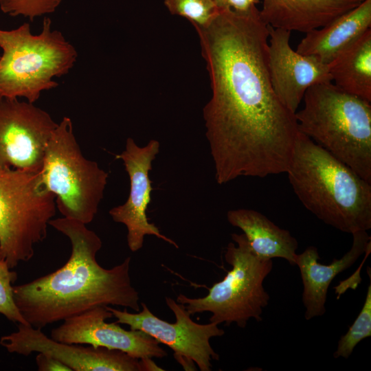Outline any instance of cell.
<instances>
[{
	"label": "cell",
	"mask_w": 371,
	"mask_h": 371,
	"mask_svg": "<svg viewBox=\"0 0 371 371\" xmlns=\"http://www.w3.org/2000/svg\"><path fill=\"white\" fill-rule=\"evenodd\" d=\"M195 30L212 89L203 115L216 182L286 173L297 124L271 83L260 10H219Z\"/></svg>",
	"instance_id": "6da1fadb"
},
{
	"label": "cell",
	"mask_w": 371,
	"mask_h": 371,
	"mask_svg": "<svg viewBox=\"0 0 371 371\" xmlns=\"http://www.w3.org/2000/svg\"><path fill=\"white\" fill-rule=\"evenodd\" d=\"M49 225L69 238L71 252L55 271L14 286L15 302L29 324L42 329L99 306L140 311L139 293L130 276V257L105 269L96 260L102 240L86 224L63 216L52 218Z\"/></svg>",
	"instance_id": "7a4b0ae2"
},
{
	"label": "cell",
	"mask_w": 371,
	"mask_h": 371,
	"mask_svg": "<svg viewBox=\"0 0 371 371\" xmlns=\"http://www.w3.org/2000/svg\"><path fill=\"white\" fill-rule=\"evenodd\" d=\"M286 173L303 205L324 223L349 234L371 228V183L299 131Z\"/></svg>",
	"instance_id": "3957f363"
},
{
	"label": "cell",
	"mask_w": 371,
	"mask_h": 371,
	"mask_svg": "<svg viewBox=\"0 0 371 371\" xmlns=\"http://www.w3.org/2000/svg\"><path fill=\"white\" fill-rule=\"evenodd\" d=\"M332 82L306 90L297 129L371 183V102Z\"/></svg>",
	"instance_id": "277c9868"
},
{
	"label": "cell",
	"mask_w": 371,
	"mask_h": 371,
	"mask_svg": "<svg viewBox=\"0 0 371 371\" xmlns=\"http://www.w3.org/2000/svg\"><path fill=\"white\" fill-rule=\"evenodd\" d=\"M0 98H24L34 103L44 91L54 89L53 80L67 74L77 60L78 53L52 21L45 17L41 32L34 35L30 25L0 29Z\"/></svg>",
	"instance_id": "5b68a950"
},
{
	"label": "cell",
	"mask_w": 371,
	"mask_h": 371,
	"mask_svg": "<svg viewBox=\"0 0 371 371\" xmlns=\"http://www.w3.org/2000/svg\"><path fill=\"white\" fill-rule=\"evenodd\" d=\"M224 254L232 267L224 278L209 289L207 295L188 297L180 293L177 302L183 304L192 315L209 312L210 322L245 328L254 318L260 322L262 309L269 300L263 285L272 270V259L262 258L251 249L244 234H232Z\"/></svg>",
	"instance_id": "8992f818"
},
{
	"label": "cell",
	"mask_w": 371,
	"mask_h": 371,
	"mask_svg": "<svg viewBox=\"0 0 371 371\" xmlns=\"http://www.w3.org/2000/svg\"><path fill=\"white\" fill-rule=\"evenodd\" d=\"M56 213L41 170L0 167V260L12 269L31 260Z\"/></svg>",
	"instance_id": "52a82bcc"
},
{
	"label": "cell",
	"mask_w": 371,
	"mask_h": 371,
	"mask_svg": "<svg viewBox=\"0 0 371 371\" xmlns=\"http://www.w3.org/2000/svg\"><path fill=\"white\" fill-rule=\"evenodd\" d=\"M41 176L63 217L86 225L94 219L109 175L83 155L69 117H63L49 139Z\"/></svg>",
	"instance_id": "ba28073f"
},
{
	"label": "cell",
	"mask_w": 371,
	"mask_h": 371,
	"mask_svg": "<svg viewBox=\"0 0 371 371\" xmlns=\"http://www.w3.org/2000/svg\"><path fill=\"white\" fill-rule=\"evenodd\" d=\"M165 300L176 318L174 323L155 316L144 302L141 303L142 311L136 313H130L126 308L122 311L110 306L106 308L117 319V323L143 331L171 348L175 358L185 370H192L196 364L201 371H210L211 361L219 359L211 346L210 339L223 336L225 331L216 323L201 324L194 322L183 304L170 297Z\"/></svg>",
	"instance_id": "9c48e42d"
},
{
	"label": "cell",
	"mask_w": 371,
	"mask_h": 371,
	"mask_svg": "<svg viewBox=\"0 0 371 371\" xmlns=\"http://www.w3.org/2000/svg\"><path fill=\"white\" fill-rule=\"evenodd\" d=\"M10 353L29 356L33 352L49 355L71 371H159L153 359H139L118 350L83 346L60 342L47 337L41 328L18 324L16 331L0 339Z\"/></svg>",
	"instance_id": "30bf717a"
},
{
	"label": "cell",
	"mask_w": 371,
	"mask_h": 371,
	"mask_svg": "<svg viewBox=\"0 0 371 371\" xmlns=\"http://www.w3.org/2000/svg\"><path fill=\"white\" fill-rule=\"evenodd\" d=\"M58 126L45 110L19 98H0V167L41 170Z\"/></svg>",
	"instance_id": "8fae6325"
},
{
	"label": "cell",
	"mask_w": 371,
	"mask_h": 371,
	"mask_svg": "<svg viewBox=\"0 0 371 371\" xmlns=\"http://www.w3.org/2000/svg\"><path fill=\"white\" fill-rule=\"evenodd\" d=\"M159 148L160 144L156 139H151L141 147L133 138L128 137L125 149L116 156L123 161L129 177L130 191L126 201L111 208L109 214L115 222L126 227L127 244L133 252L142 248L146 235L155 236L176 248L179 247L174 240L162 234L153 223H150L146 215L153 190L149 171Z\"/></svg>",
	"instance_id": "7c38bea8"
},
{
	"label": "cell",
	"mask_w": 371,
	"mask_h": 371,
	"mask_svg": "<svg viewBox=\"0 0 371 371\" xmlns=\"http://www.w3.org/2000/svg\"><path fill=\"white\" fill-rule=\"evenodd\" d=\"M112 317L106 306H96L63 321L52 330L50 337L63 343L118 350L139 359L167 356L160 344L144 332L125 330L116 322H106Z\"/></svg>",
	"instance_id": "4fadbf2b"
},
{
	"label": "cell",
	"mask_w": 371,
	"mask_h": 371,
	"mask_svg": "<svg viewBox=\"0 0 371 371\" xmlns=\"http://www.w3.org/2000/svg\"><path fill=\"white\" fill-rule=\"evenodd\" d=\"M269 27L267 67L272 87L282 104L295 113L306 90L332 81L328 65L290 45L291 32Z\"/></svg>",
	"instance_id": "5bb4252c"
},
{
	"label": "cell",
	"mask_w": 371,
	"mask_h": 371,
	"mask_svg": "<svg viewBox=\"0 0 371 371\" xmlns=\"http://www.w3.org/2000/svg\"><path fill=\"white\" fill-rule=\"evenodd\" d=\"M352 235L353 240L350 250L341 258L333 259L329 265L319 262L318 250L314 246H309L302 253L296 254L295 263L300 269L303 284L302 302L306 308V320L326 313L325 304L331 282L339 273L353 265L371 244L367 231L357 232Z\"/></svg>",
	"instance_id": "9a60e30c"
},
{
	"label": "cell",
	"mask_w": 371,
	"mask_h": 371,
	"mask_svg": "<svg viewBox=\"0 0 371 371\" xmlns=\"http://www.w3.org/2000/svg\"><path fill=\"white\" fill-rule=\"evenodd\" d=\"M363 0H263L262 20L273 28L304 32L321 28Z\"/></svg>",
	"instance_id": "2e32d148"
},
{
	"label": "cell",
	"mask_w": 371,
	"mask_h": 371,
	"mask_svg": "<svg viewBox=\"0 0 371 371\" xmlns=\"http://www.w3.org/2000/svg\"><path fill=\"white\" fill-rule=\"evenodd\" d=\"M370 27L371 0H363L328 25L306 33L296 51L328 65Z\"/></svg>",
	"instance_id": "e0dca14e"
},
{
	"label": "cell",
	"mask_w": 371,
	"mask_h": 371,
	"mask_svg": "<svg viewBox=\"0 0 371 371\" xmlns=\"http://www.w3.org/2000/svg\"><path fill=\"white\" fill-rule=\"evenodd\" d=\"M228 222L240 229L252 251L267 259L283 258L293 266L298 243L289 231L282 229L260 212L251 209L229 210Z\"/></svg>",
	"instance_id": "ac0fdd59"
},
{
	"label": "cell",
	"mask_w": 371,
	"mask_h": 371,
	"mask_svg": "<svg viewBox=\"0 0 371 371\" xmlns=\"http://www.w3.org/2000/svg\"><path fill=\"white\" fill-rule=\"evenodd\" d=\"M335 85L371 102V29L328 64Z\"/></svg>",
	"instance_id": "d6986e66"
},
{
	"label": "cell",
	"mask_w": 371,
	"mask_h": 371,
	"mask_svg": "<svg viewBox=\"0 0 371 371\" xmlns=\"http://www.w3.org/2000/svg\"><path fill=\"white\" fill-rule=\"evenodd\" d=\"M367 271L370 281L363 305L346 333L339 339L337 348L333 353V357L335 359L339 357L348 359L361 341L371 336V273L370 267L367 269Z\"/></svg>",
	"instance_id": "ffe728a7"
},
{
	"label": "cell",
	"mask_w": 371,
	"mask_h": 371,
	"mask_svg": "<svg viewBox=\"0 0 371 371\" xmlns=\"http://www.w3.org/2000/svg\"><path fill=\"white\" fill-rule=\"evenodd\" d=\"M164 3L170 14L186 18L194 28L207 25L219 11L213 0H164Z\"/></svg>",
	"instance_id": "44dd1931"
},
{
	"label": "cell",
	"mask_w": 371,
	"mask_h": 371,
	"mask_svg": "<svg viewBox=\"0 0 371 371\" xmlns=\"http://www.w3.org/2000/svg\"><path fill=\"white\" fill-rule=\"evenodd\" d=\"M11 269L5 260H0V314L13 322L29 324L14 298L13 283L17 273Z\"/></svg>",
	"instance_id": "7402d4cb"
},
{
	"label": "cell",
	"mask_w": 371,
	"mask_h": 371,
	"mask_svg": "<svg viewBox=\"0 0 371 371\" xmlns=\"http://www.w3.org/2000/svg\"><path fill=\"white\" fill-rule=\"evenodd\" d=\"M62 0H0V10L10 16L36 17L56 11Z\"/></svg>",
	"instance_id": "603a6c76"
},
{
	"label": "cell",
	"mask_w": 371,
	"mask_h": 371,
	"mask_svg": "<svg viewBox=\"0 0 371 371\" xmlns=\"http://www.w3.org/2000/svg\"><path fill=\"white\" fill-rule=\"evenodd\" d=\"M218 10H229L238 13L250 12L257 8L260 0H213Z\"/></svg>",
	"instance_id": "cb8c5ba5"
},
{
	"label": "cell",
	"mask_w": 371,
	"mask_h": 371,
	"mask_svg": "<svg viewBox=\"0 0 371 371\" xmlns=\"http://www.w3.org/2000/svg\"><path fill=\"white\" fill-rule=\"evenodd\" d=\"M36 363L39 371H71L58 359L44 353L38 352L36 357Z\"/></svg>",
	"instance_id": "d4e9b609"
}]
</instances>
